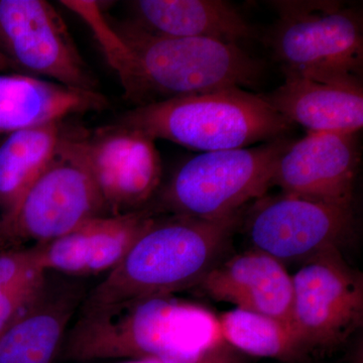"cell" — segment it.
I'll return each mask as SVG.
<instances>
[{"label":"cell","instance_id":"obj_1","mask_svg":"<svg viewBox=\"0 0 363 363\" xmlns=\"http://www.w3.org/2000/svg\"><path fill=\"white\" fill-rule=\"evenodd\" d=\"M75 13L136 107L227 88L247 90L262 78V64L240 45L166 37L131 20L113 23L96 1L81 2Z\"/></svg>","mask_w":363,"mask_h":363},{"label":"cell","instance_id":"obj_2","mask_svg":"<svg viewBox=\"0 0 363 363\" xmlns=\"http://www.w3.org/2000/svg\"><path fill=\"white\" fill-rule=\"evenodd\" d=\"M218 317L206 308L162 296L81 306L67 331L62 359H157L191 362L223 342Z\"/></svg>","mask_w":363,"mask_h":363},{"label":"cell","instance_id":"obj_3","mask_svg":"<svg viewBox=\"0 0 363 363\" xmlns=\"http://www.w3.org/2000/svg\"><path fill=\"white\" fill-rule=\"evenodd\" d=\"M240 214L219 220L160 214L82 306L114 304L194 289L222 260Z\"/></svg>","mask_w":363,"mask_h":363},{"label":"cell","instance_id":"obj_4","mask_svg":"<svg viewBox=\"0 0 363 363\" xmlns=\"http://www.w3.org/2000/svg\"><path fill=\"white\" fill-rule=\"evenodd\" d=\"M117 125L200 152L285 138L293 124L260 94L227 88L135 107Z\"/></svg>","mask_w":363,"mask_h":363},{"label":"cell","instance_id":"obj_5","mask_svg":"<svg viewBox=\"0 0 363 363\" xmlns=\"http://www.w3.org/2000/svg\"><path fill=\"white\" fill-rule=\"evenodd\" d=\"M274 57L285 76L362 84V16L337 0H276Z\"/></svg>","mask_w":363,"mask_h":363},{"label":"cell","instance_id":"obj_6","mask_svg":"<svg viewBox=\"0 0 363 363\" xmlns=\"http://www.w3.org/2000/svg\"><path fill=\"white\" fill-rule=\"evenodd\" d=\"M290 142L285 136L255 147L200 152L174 172L152 207L205 220L240 214L272 187L274 164Z\"/></svg>","mask_w":363,"mask_h":363},{"label":"cell","instance_id":"obj_7","mask_svg":"<svg viewBox=\"0 0 363 363\" xmlns=\"http://www.w3.org/2000/svg\"><path fill=\"white\" fill-rule=\"evenodd\" d=\"M155 142L117 124L91 135L63 130L58 152L85 169L109 214L118 215L147 207L161 187L162 160Z\"/></svg>","mask_w":363,"mask_h":363},{"label":"cell","instance_id":"obj_8","mask_svg":"<svg viewBox=\"0 0 363 363\" xmlns=\"http://www.w3.org/2000/svg\"><path fill=\"white\" fill-rule=\"evenodd\" d=\"M292 327L309 354L341 345L362 325L363 279L331 248L292 277Z\"/></svg>","mask_w":363,"mask_h":363},{"label":"cell","instance_id":"obj_9","mask_svg":"<svg viewBox=\"0 0 363 363\" xmlns=\"http://www.w3.org/2000/svg\"><path fill=\"white\" fill-rule=\"evenodd\" d=\"M109 214L85 169L57 152L11 211L0 219V243L47 242Z\"/></svg>","mask_w":363,"mask_h":363},{"label":"cell","instance_id":"obj_10","mask_svg":"<svg viewBox=\"0 0 363 363\" xmlns=\"http://www.w3.org/2000/svg\"><path fill=\"white\" fill-rule=\"evenodd\" d=\"M352 205L306 199L281 193L260 198L248 213L247 230L255 250L283 262H306L338 248L354 231Z\"/></svg>","mask_w":363,"mask_h":363},{"label":"cell","instance_id":"obj_11","mask_svg":"<svg viewBox=\"0 0 363 363\" xmlns=\"http://www.w3.org/2000/svg\"><path fill=\"white\" fill-rule=\"evenodd\" d=\"M0 54L59 84L97 89L63 18L44 0H0Z\"/></svg>","mask_w":363,"mask_h":363},{"label":"cell","instance_id":"obj_12","mask_svg":"<svg viewBox=\"0 0 363 363\" xmlns=\"http://www.w3.org/2000/svg\"><path fill=\"white\" fill-rule=\"evenodd\" d=\"M358 133H309L290 142L272 177L281 193L306 199L352 205L360 162Z\"/></svg>","mask_w":363,"mask_h":363},{"label":"cell","instance_id":"obj_13","mask_svg":"<svg viewBox=\"0 0 363 363\" xmlns=\"http://www.w3.org/2000/svg\"><path fill=\"white\" fill-rule=\"evenodd\" d=\"M160 214L147 206L95 217L61 238L33 245L35 264L42 271L68 277L111 272Z\"/></svg>","mask_w":363,"mask_h":363},{"label":"cell","instance_id":"obj_14","mask_svg":"<svg viewBox=\"0 0 363 363\" xmlns=\"http://www.w3.org/2000/svg\"><path fill=\"white\" fill-rule=\"evenodd\" d=\"M86 296L80 281L45 272L30 302L0 335V363L54 362Z\"/></svg>","mask_w":363,"mask_h":363},{"label":"cell","instance_id":"obj_15","mask_svg":"<svg viewBox=\"0 0 363 363\" xmlns=\"http://www.w3.org/2000/svg\"><path fill=\"white\" fill-rule=\"evenodd\" d=\"M194 290L292 327V276L283 262L255 248L215 264Z\"/></svg>","mask_w":363,"mask_h":363},{"label":"cell","instance_id":"obj_16","mask_svg":"<svg viewBox=\"0 0 363 363\" xmlns=\"http://www.w3.org/2000/svg\"><path fill=\"white\" fill-rule=\"evenodd\" d=\"M133 21L150 33L240 45L257 38L242 13L223 0H136Z\"/></svg>","mask_w":363,"mask_h":363},{"label":"cell","instance_id":"obj_17","mask_svg":"<svg viewBox=\"0 0 363 363\" xmlns=\"http://www.w3.org/2000/svg\"><path fill=\"white\" fill-rule=\"evenodd\" d=\"M291 123L309 133H359L363 126L362 84L322 83L285 76V82L260 94Z\"/></svg>","mask_w":363,"mask_h":363},{"label":"cell","instance_id":"obj_18","mask_svg":"<svg viewBox=\"0 0 363 363\" xmlns=\"http://www.w3.org/2000/svg\"><path fill=\"white\" fill-rule=\"evenodd\" d=\"M107 104L97 91L21 74L0 75V133L61 123L76 114L104 111Z\"/></svg>","mask_w":363,"mask_h":363},{"label":"cell","instance_id":"obj_19","mask_svg":"<svg viewBox=\"0 0 363 363\" xmlns=\"http://www.w3.org/2000/svg\"><path fill=\"white\" fill-rule=\"evenodd\" d=\"M63 130L61 123L45 124L9 133L0 143L1 216L56 156Z\"/></svg>","mask_w":363,"mask_h":363},{"label":"cell","instance_id":"obj_20","mask_svg":"<svg viewBox=\"0 0 363 363\" xmlns=\"http://www.w3.org/2000/svg\"><path fill=\"white\" fill-rule=\"evenodd\" d=\"M222 338L252 357L303 363L309 357L290 325L274 318L234 308L218 317Z\"/></svg>","mask_w":363,"mask_h":363},{"label":"cell","instance_id":"obj_21","mask_svg":"<svg viewBox=\"0 0 363 363\" xmlns=\"http://www.w3.org/2000/svg\"><path fill=\"white\" fill-rule=\"evenodd\" d=\"M45 272L35 264L32 247L0 252V335L30 302Z\"/></svg>","mask_w":363,"mask_h":363},{"label":"cell","instance_id":"obj_22","mask_svg":"<svg viewBox=\"0 0 363 363\" xmlns=\"http://www.w3.org/2000/svg\"><path fill=\"white\" fill-rule=\"evenodd\" d=\"M121 363H243V357L240 352L223 341L194 362H178L157 359V358H145V359H133Z\"/></svg>","mask_w":363,"mask_h":363},{"label":"cell","instance_id":"obj_23","mask_svg":"<svg viewBox=\"0 0 363 363\" xmlns=\"http://www.w3.org/2000/svg\"><path fill=\"white\" fill-rule=\"evenodd\" d=\"M6 58H4V56H2V55H1V54H0V66H1V65H2V64H4V62H6Z\"/></svg>","mask_w":363,"mask_h":363},{"label":"cell","instance_id":"obj_24","mask_svg":"<svg viewBox=\"0 0 363 363\" xmlns=\"http://www.w3.org/2000/svg\"><path fill=\"white\" fill-rule=\"evenodd\" d=\"M0 219H1V215H0Z\"/></svg>","mask_w":363,"mask_h":363}]
</instances>
